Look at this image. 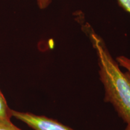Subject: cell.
<instances>
[{"mask_svg":"<svg viewBox=\"0 0 130 130\" xmlns=\"http://www.w3.org/2000/svg\"><path fill=\"white\" fill-rule=\"evenodd\" d=\"M116 61L120 66H122L130 73V58L127 57L121 56L116 58Z\"/></svg>","mask_w":130,"mask_h":130,"instance_id":"obj_5","label":"cell"},{"mask_svg":"<svg viewBox=\"0 0 130 130\" xmlns=\"http://www.w3.org/2000/svg\"><path fill=\"white\" fill-rule=\"evenodd\" d=\"M0 130H22L13 124L10 119L0 118Z\"/></svg>","mask_w":130,"mask_h":130,"instance_id":"obj_4","label":"cell"},{"mask_svg":"<svg viewBox=\"0 0 130 130\" xmlns=\"http://www.w3.org/2000/svg\"><path fill=\"white\" fill-rule=\"evenodd\" d=\"M125 130H130V125H127Z\"/></svg>","mask_w":130,"mask_h":130,"instance_id":"obj_8","label":"cell"},{"mask_svg":"<svg viewBox=\"0 0 130 130\" xmlns=\"http://www.w3.org/2000/svg\"><path fill=\"white\" fill-rule=\"evenodd\" d=\"M11 115L35 130H75L56 120L44 116H37L31 113L13 110H11Z\"/></svg>","mask_w":130,"mask_h":130,"instance_id":"obj_2","label":"cell"},{"mask_svg":"<svg viewBox=\"0 0 130 130\" xmlns=\"http://www.w3.org/2000/svg\"><path fill=\"white\" fill-rule=\"evenodd\" d=\"M88 32L96 52L99 74L105 89V101L111 103L119 116L130 125V73L121 71L101 37L93 31Z\"/></svg>","mask_w":130,"mask_h":130,"instance_id":"obj_1","label":"cell"},{"mask_svg":"<svg viewBox=\"0 0 130 130\" xmlns=\"http://www.w3.org/2000/svg\"><path fill=\"white\" fill-rule=\"evenodd\" d=\"M36 1L39 9L43 10L46 9L51 4L52 0H36Z\"/></svg>","mask_w":130,"mask_h":130,"instance_id":"obj_6","label":"cell"},{"mask_svg":"<svg viewBox=\"0 0 130 130\" xmlns=\"http://www.w3.org/2000/svg\"><path fill=\"white\" fill-rule=\"evenodd\" d=\"M11 109L8 106L6 98L0 90V118L10 119Z\"/></svg>","mask_w":130,"mask_h":130,"instance_id":"obj_3","label":"cell"},{"mask_svg":"<svg viewBox=\"0 0 130 130\" xmlns=\"http://www.w3.org/2000/svg\"><path fill=\"white\" fill-rule=\"evenodd\" d=\"M120 6L130 13V0H118Z\"/></svg>","mask_w":130,"mask_h":130,"instance_id":"obj_7","label":"cell"}]
</instances>
